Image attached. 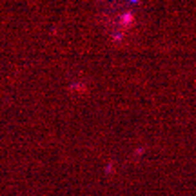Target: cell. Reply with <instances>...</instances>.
Returning <instances> with one entry per match:
<instances>
[{
	"label": "cell",
	"mask_w": 196,
	"mask_h": 196,
	"mask_svg": "<svg viewBox=\"0 0 196 196\" xmlns=\"http://www.w3.org/2000/svg\"><path fill=\"white\" fill-rule=\"evenodd\" d=\"M131 22H133V13H125V15H122V24L129 25Z\"/></svg>",
	"instance_id": "cell-1"
}]
</instances>
